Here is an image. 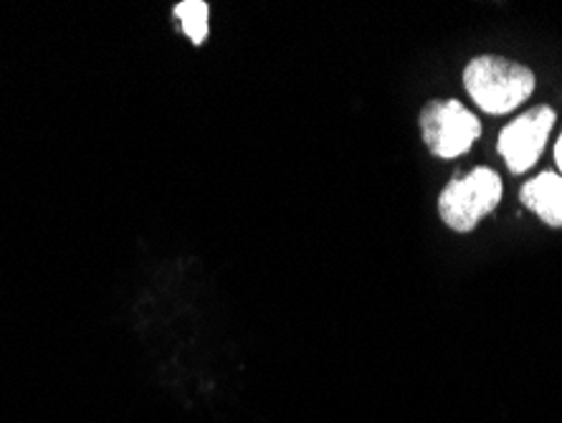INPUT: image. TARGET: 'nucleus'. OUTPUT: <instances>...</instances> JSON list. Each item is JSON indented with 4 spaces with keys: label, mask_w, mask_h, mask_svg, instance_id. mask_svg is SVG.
Masks as SVG:
<instances>
[{
    "label": "nucleus",
    "mask_w": 562,
    "mask_h": 423,
    "mask_svg": "<svg viewBox=\"0 0 562 423\" xmlns=\"http://www.w3.org/2000/svg\"><path fill=\"white\" fill-rule=\"evenodd\" d=\"M502 201V178L492 168H474L467 178H457L438 198V213L446 226L469 234L476 223L497 209Z\"/></svg>",
    "instance_id": "2"
},
{
    "label": "nucleus",
    "mask_w": 562,
    "mask_h": 423,
    "mask_svg": "<svg viewBox=\"0 0 562 423\" xmlns=\"http://www.w3.org/2000/svg\"><path fill=\"white\" fill-rule=\"evenodd\" d=\"M555 127V110L550 107H535L509 122L499 135V155L512 172H525L540 160L548 145L550 130Z\"/></svg>",
    "instance_id": "4"
},
{
    "label": "nucleus",
    "mask_w": 562,
    "mask_h": 423,
    "mask_svg": "<svg viewBox=\"0 0 562 423\" xmlns=\"http://www.w3.org/2000/svg\"><path fill=\"white\" fill-rule=\"evenodd\" d=\"M420 130L431 153L446 160L464 155L482 135V124L457 99L426 104L420 112Z\"/></svg>",
    "instance_id": "3"
},
{
    "label": "nucleus",
    "mask_w": 562,
    "mask_h": 423,
    "mask_svg": "<svg viewBox=\"0 0 562 423\" xmlns=\"http://www.w3.org/2000/svg\"><path fill=\"white\" fill-rule=\"evenodd\" d=\"M519 201L542 223H548L552 229H562V176H558V172H540L530 182H525Z\"/></svg>",
    "instance_id": "5"
},
{
    "label": "nucleus",
    "mask_w": 562,
    "mask_h": 423,
    "mask_svg": "<svg viewBox=\"0 0 562 423\" xmlns=\"http://www.w3.org/2000/svg\"><path fill=\"white\" fill-rule=\"evenodd\" d=\"M555 163H558V170H560V176H562V135L558 140V145H555Z\"/></svg>",
    "instance_id": "7"
},
{
    "label": "nucleus",
    "mask_w": 562,
    "mask_h": 423,
    "mask_svg": "<svg viewBox=\"0 0 562 423\" xmlns=\"http://www.w3.org/2000/svg\"><path fill=\"white\" fill-rule=\"evenodd\" d=\"M464 85L479 110L507 114L532 97L535 74L502 56H479L467 66Z\"/></svg>",
    "instance_id": "1"
},
{
    "label": "nucleus",
    "mask_w": 562,
    "mask_h": 423,
    "mask_svg": "<svg viewBox=\"0 0 562 423\" xmlns=\"http://www.w3.org/2000/svg\"><path fill=\"white\" fill-rule=\"evenodd\" d=\"M172 15H176L180 31L186 33L190 44L201 46L205 38H209V19L211 11L203 0H183L172 8Z\"/></svg>",
    "instance_id": "6"
}]
</instances>
